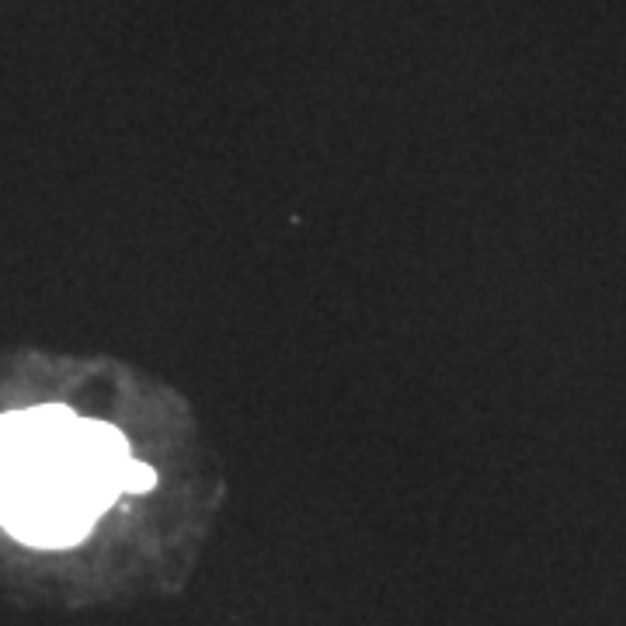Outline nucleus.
Wrapping results in <instances>:
<instances>
[{
  "instance_id": "f03ea898",
  "label": "nucleus",
  "mask_w": 626,
  "mask_h": 626,
  "mask_svg": "<svg viewBox=\"0 0 626 626\" xmlns=\"http://www.w3.org/2000/svg\"><path fill=\"white\" fill-rule=\"evenodd\" d=\"M153 480H156L153 470L133 459V463L125 466V473H122V494H125V490H129V494H143V490L153 487Z\"/></svg>"
},
{
  "instance_id": "f257e3e1",
  "label": "nucleus",
  "mask_w": 626,
  "mask_h": 626,
  "mask_svg": "<svg viewBox=\"0 0 626 626\" xmlns=\"http://www.w3.org/2000/svg\"><path fill=\"white\" fill-rule=\"evenodd\" d=\"M122 431L70 407L0 414V526L32 546H73L122 494Z\"/></svg>"
}]
</instances>
